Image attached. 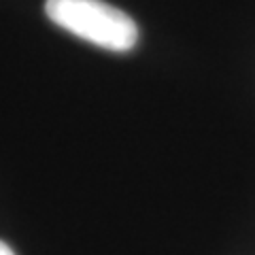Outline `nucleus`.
Returning <instances> with one entry per match:
<instances>
[{
    "label": "nucleus",
    "mask_w": 255,
    "mask_h": 255,
    "mask_svg": "<svg viewBox=\"0 0 255 255\" xmlns=\"http://www.w3.org/2000/svg\"><path fill=\"white\" fill-rule=\"evenodd\" d=\"M45 13L55 26L109 51H130L138 43L130 15L102 0H47Z\"/></svg>",
    "instance_id": "nucleus-1"
},
{
    "label": "nucleus",
    "mask_w": 255,
    "mask_h": 255,
    "mask_svg": "<svg viewBox=\"0 0 255 255\" xmlns=\"http://www.w3.org/2000/svg\"><path fill=\"white\" fill-rule=\"evenodd\" d=\"M0 255H15V253H13V249H11V247H9V245H6V243H2V241H0Z\"/></svg>",
    "instance_id": "nucleus-2"
}]
</instances>
